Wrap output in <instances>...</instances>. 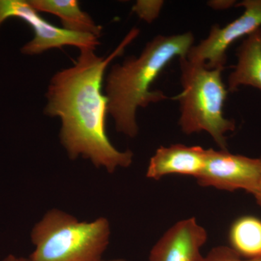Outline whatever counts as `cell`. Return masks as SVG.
Segmentation results:
<instances>
[{
	"instance_id": "6da1fadb",
	"label": "cell",
	"mask_w": 261,
	"mask_h": 261,
	"mask_svg": "<svg viewBox=\"0 0 261 261\" xmlns=\"http://www.w3.org/2000/svg\"><path fill=\"white\" fill-rule=\"evenodd\" d=\"M139 34L138 29H132L107 57L97 56L94 49H80L73 66L51 77L44 113L61 119L60 140L70 159L82 157L111 173L118 168L129 167L133 162L132 151L119 150L108 139V99L102 87L108 65L123 54Z\"/></svg>"
},
{
	"instance_id": "7a4b0ae2",
	"label": "cell",
	"mask_w": 261,
	"mask_h": 261,
	"mask_svg": "<svg viewBox=\"0 0 261 261\" xmlns=\"http://www.w3.org/2000/svg\"><path fill=\"white\" fill-rule=\"evenodd\" d=\"M192 32L171 36L159 35L147 42L139 57H128L113 65L106 82L108 113L117 132L134 138L139 133L137 111L168 99L161 90L151 86L174 58L186 57L194 45Z\"/></svg>"
},
{
	"instance_id": "3957f363",
	"label": "cell",
	"mask_w": 261,
	"mask_h": 261,
	"mask_svg": "<svg viewBox=\"0 0 261 261\" xmlns=\"http://www.w3.org/2000/svg\"><path fill=\"white\" fill-rule=\"evenodd\" d=\"M182 91L173 98L179 102L178 125L190 135L205 132L220 149L226 150V133L233 132L236 123L224 116L228 90L222 80L224 69H209L205 65L179 58Z\"/></svg>"
},
{
	"instance_id": "277c9868",
	"label": "cell",
	"mask_w": 261,
	"mask_h": 261,
	"mask_svg": "<svg viewBox=\"0 0 261 261\" xmlns=\"http://www.w3.org/2000/svg\"><path fill=\"white\" fill-rule=\"evenodd\" d=\"M106 218L79 221L59 209H51L32 231L35 250L29 261H102L111 239Z\"/></svg>"
},
{
	"instance_id": "5b68a950",
	"label": "cell",
	"mask_w": 261,
	"mask_h": 261,
	"mask_svg": "<svg viewBox=\"0 0 261 261\" xmlns=\"http://www.w3.org/2000/svg\"><path fill=\"white\" fill-rule=\"evenodd\" d=\"M17 18L32 27L33 39L22 47L27 56H38L49 49H62L64 46H73L79 49L95 50L100 44L99 38L91 34L70 32L56 27L42 18L25 0H0V27L7 19Z\"/></svg>"
},
{
	"instance_id": "8992f818",
	"label": "cell",
	"mask_w": 261,
	"mask_h": 261,
	"mask_svg": "<svg viewBox=\"0 0 261 261\" xmlns=\"http://www.w3.org/2000/svg\"><path fill=\"white\" fill-rule=\"evenodd\" d=\"M235 7L243 8V14L225 27L213 25L208 36L189 50V61L205 65L209 69L224 70L230 46L261 28V0H245Z\"/></svg>"
},
{
	"instance_id": "52a82bcc",
	"label": "cell",
	"mask_w": 261,
	"mask_h": 261,
	"mask_svg": "<svg viewBox=\"0 0 261 261\" xmlns=\"http://www.w3.org/2000/svg\"><path fill=\"white\" fill-rule=\"evenodd\" d=\"M261 176V160L226 150L206 149L205 166L197 179L199 185L233 192L253 194Z\"/></svg>"
},
{
	"instance_id": "ba28073f",
	"label": "cell",
	"mask_w": 261,
	"mask_h": 261,
	"mask_svg": "<svg viewBox=\"0 0 261 261\" xmlns=\"http://www.w3.org/2000/svg\"><path fill=\"white\" fill-rule=\"evenodd\" d=\"M207 240V231L195 218L181 220L154 244L149 261H200V250Z\"/></svg>"
},
{
	"instance_id": "9c48e42d",
	"label": "cell",
	"mask_w": 261,
	"mask_h": 261,
	"mask_svg": "<svg viewBox=\"0 0 261 261\" xmlns=\"http://www.w3.org/2000/svg\"><path fill=\"white\" fill-rule=\"evenodd\" d=\"M205 157L206 149L200 146H161L149 160L146 176L159 180L168 175L178 174L197 178L205 166Z\"/></svg>"
},
{
	"instance_id": "30bf717a",
	"label": "cell",
	"mask_w": 261,
	"mask_h": 261,
	"mask_svg": "<svg viewBox=\"0 0 261 261\" xmlns=\"http://www.w3.org/2000/svg\"><path fill=\"white\" fill-rule=\"evenodd\" d=\"M236 56L238 62L228 75V92H236L242 86L261 91V28L244 39Z\"/></svg>"
},
{
	"instance_id": "8fae6325",
	"label": "cell",
	"mask_w": 261,
	"mask_h": 261,
	"mask_svg": "<svg viewBox=\"0 0 261 261\" xmlns=\"http://www.w3.org/2000/svg\"><path fill=\"white\" fill-rule=\"evenodd\" d=\"M38 13H51L61 19L63 28L70 32L101 37L102 27L98 25L92 17L81 9L77 0H29Z\"/></svg>"
},
{
	"instance_id": "7c38bea8",
	"label": "cell",
	"mask_w": 261,
	"mask_h": 261,
	"mask_svg": "<svg viewBox=\"0 0 261 261\" xmlns=\"http://www.w3.org/2000/svg\"><path fill=\"white\" fill-rule=\"evenodd\" d=\"M230 245L242 257H261V220L243 216L233 223L228 233Z\"/></svg>"
},
{
	"instance_id": "4fadbf2b",
	"label": "cell",
	"mask_w": 261,
	"mask_h": 261,
	"mask_svg": "<svg viewBox=\"0 0 261 261\" xmlns=\"http://www.w3.org/2000/svg\"><path fill=\"white\" fill-rule=\"evenodd\" d=\"M164 2L161 0H139L132 10L142 20L151 23L159 16Z\"/></svg>"
},
{
	"instance_id": "5bb4252c",
	"label": "cell",
	"mask_w": 261,
	"mask_h": 261,
	"mask_svg": "<svg viewBox=\"0 0 261 261\" xmlns=\"http://www.w3.org/2000/svg\"><path fill=\"white\" fill-rule=\"evenodd\" d=\"M200 261H261V257L256 258H243L231 247H214Z\"/></svg>"
},
{
	"instance_id": "9a60e30c",
	"label": "cell",
	"mask_w": 261,
	"mask_h": 261,
	"mask_svg": "<svg viewBox=\"0 0 261 261\" xmlns=\"http://www.w3.org/2000/svg\"><path fill=\"white\" fill-rule=\"evenodd\" d=\"M236 3L233 0H214L208 2V5L214 10H226L236 5Z\"/></svg>"
},
{
	"instance_id": "2e32d148",
	"label": "cell",
	"mask_w": 261,
	"mask_h": 261,
	"mask_svg": "<svg viewBox=\"0 0 261 261\" xmlns=\"http://www.w3.org/2000/svg\"><path fill=\"white\" fill-rule=\"evenodd\" d=\"M261 160V156L260 157ZM252 195L255 197V200H256L257 203L261 207V176L260 181H259L258 185H257L256 190L252 194Z\"/></svg>"
},
{
	"instance_id": "e0dca14e",
	"label": "cell",
	"mask_w": 261,
	"mask_h": 261,
	"mask_svg": "<svg viewBox=\"0 0 261 261\" xmlns=\"http://www.w3.org/2000/svg\"><path fill=\"white\" fill-rule=\"evenodd\" d=\"M1 261H20V258H18V257H15L14 255H10L8 256L5 257V259H3V260Z\"/></svg>"
},
{
	"instance_id": "ac0fdd59",
	"label": "cell",
	"mask_w": 261,
	"mask_h": 261,
	"mask_svg": "<svg viewBox=\"0 0 261 261\" xmlns=\"http://www.w3.org/2000/svg\"><path fill=\"white\" fill-rule=\"evenodd\" d=\"M102 261H128L125 260V259L118 258V259H112V260H102Z\"/></svg>"
},
{
	"instance_id": "d6986e66",
	"label": "cell",
	"mask_w": 261,
	"mask_h": 261,
	"mask_svg": "<svg viewBox=\"0 0 261 261\" xmlns=\"http://www.w3.org/2000/svg\"><path fill=\"white\" fill-rule=\"evenodd\" d=\"M20 261H29L28 259L27 258H20Z\"/></svg>"
}]
</instances>
